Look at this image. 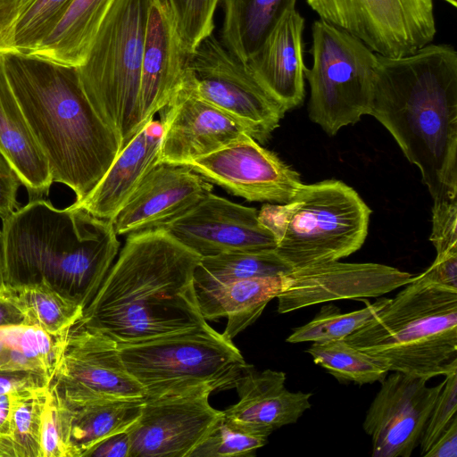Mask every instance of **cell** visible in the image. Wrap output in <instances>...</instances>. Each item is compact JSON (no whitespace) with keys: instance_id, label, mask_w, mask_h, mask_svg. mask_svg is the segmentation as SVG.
Masks as SVG:
<instances>
[{"instance_id":"43","label":"cell","mask_w":457,"mask_h":457,"mask_svg":"<svg viewBox=\"0 0 457 457\" xmlns=\"http://www.w3.org/2000/svg\"><path fill=\"white\" fill-rule=\"evenodd\" d=\"M130 437L129 431L110 436L94 445L85 456L129 457Z\"/></svg>"},{"instance_id":"38","label":"cell","mask_w":457,"mask_h":457,"mask_svg":"<svg viewBox=\"0 0 457 457\" xmlns=\"http://www.w3.org/2000/svg\"><path fill=\"white\" fill-rule=\"evenodd\" d=\"M420 441V455L425 456L436 439L457 418V370L447 373Z\"/></svg>"},{"instance_id":"3","label":"cell","mask_w":457,"mask_h":457,"mask_svg":"<svg viewBox=\"0 0 457 457\" xmlns=\"http://www.w3.org/2000/svg\"><path fill=\"white\" fill-rule=\"evenodd\" d=\"M12 90L43 151L53 181L82 202L121 149L85 95L77 67L13 49L1 53Z\"/></svg>"},{"instance_id":"50","label":"cell","mask_w":457,"mask_h":457,"mask_svg":"<svg viewBox=\"0 0 457 457\" xmlns=\"http://www.w3.org/2000/svg\"><path fill=\"white\" fill-rule=\"evenodd\" d=\"M449 4H451L453 7H457V0H444Z\"/></svg>"},{"instance_id":"14","label":"cell","mask_w":457,"mask_h":457,"mask_svg":"<svg viewBox=\"0 0 457 457\" xmlns=\"http://www.w3.org/2000/svg\"><path fill=\"white\" fill-rule=\"evenodd\" d=\"M393 372L381 386L367 411L364 431L371 437L373 457H410L419 445L444 381Z\"/></svg>"},{"instance_id":"6","label":"cell","mask_w":457,"mask_h":457,"mask_svg":"<svg viewBox=\"0 0 457 457\" xmlns=\"http://www.w3.org/2000/svg\"><path fill=\"white\" fill-rule=\"evenodd\" d=\"M371 211L359 194L335 179L303 184L285 204L258 212L273 234L277 253L292 268L338 261L359 250Z\"/></svg>"},{"instance_id":"31","label":"cell","mask_w":457,"mask_h":457,"mask_svg":"<svg viewBox=\"0 0 457 457\" xmlns=\"http://www.w3.org/2000/svg\"><path fill=\"white\" fill-rule=\"evenodd\" d=\"M24 316V323L54 335L65 333L82 317L84 308L45 280L7 286Z\"/></svg>"},{"instance_id":"16","label":"cell","mask_w":457,"mask_h":457,"mask_svg":"<svg viewBox=\"0 0 457 457\" xmlns=\"http://www.w3.org/2000/svg\"><path fill=\"white\" fill-rule=\"evenodd\" d=\"M209 392L144 398L129 431V457H189L223 416L209 403Z\"/></svg>"},{"instance_id":"22","label":"cell","mask_w":457,"mask_h":457,"mask_svg":"<svg viewBox=\"0 0 457 457\" xmlns=\"http://www.w3.org/2000/svg\"><path fill=\"white\" fill-rule=\"evenodd\" d=\"M304 18L295 8L286 12L245 62L261 85L285 109L302 104L304 90Z\"/></svg>"},{"instance_id":"1","label":"cell","mask_w":457,"mask_h":457,"mask_svg":"<svg viewBox=\"0 0 457 457\" xmlns=\"http://www.w3.org/2000/svg\"><path fill=\"white\" fill-rule=\"evenodd\" d=\"M370 115L415 164L432 210L457 204V52L428 44L402 57L378 54Z\"/></svg>"},{"instance_id":"46","label":"cell","mask_w":457,"mask_h":457,"mask_svg":"<svg viewBox=\"0 0 457 457\" xmlns=\"http://www.w3.org/2000/svg\"><path fill=\"white\" fill-rule=\"evenodd\" d=\"M19 323H24V316L6 286L0 289V327Z\"/></svg>"},{"instance_id":"2","label":"cell","mask_w":457,"mask_h":457,"mask_svg":"<svg viewBox=\"0 0 457 457\" xmlns=\"http://www.w3.org/2000/svg\"><path fill=\"white\" fill-rule=\"evenodd\" d=\"M200 259L162 228L128 235L118 260L80 320L118 344L205 324L194 284Z\"/></svg>"},{"instance_id":"40","label":"cell","mask_w":457,"mask_h":457,"mask_svg":"<svg viewBox=\"0 0 457 457\" xmlns=\"http://www.w3.org/2000/svg\"><path fill=\"white\" fill-rule=\"evenodd\" d=\"M21 185L20 176L0 149V218L3 220L19 209L17 192Z\"/></svg>"},{"instance_id":"21","label":"cell","mask_w":457,"mask_h":457,"mask_svg":"<svg viewBox=\"0 0 457 457\" xmlns=\"http://www.w3.org/2000/svg\"><path fill=\"white\" fill-rule=\"evenodd\" d=\"M283 371H258L247 364L236 382L238 401L223 411V418L249 433L269 436L274 430L295 423L311 408V393L291 392Z\"/></svg>"},{"instance_id":"7","label":"cell","mask_w":457,"mask_h":457,"mask_svg":"<svg viewBox=\"0 0 457 457\" xmlns=\"http://www.w3.org/2000/svg\"><path fill=\"white\" fill-rule=\"evenodd\" d=\"M151 0H114L77 71L101 120L121 149L139 131L141 63ZM120 149V150H121Z\"/></svg>"},{"instance_id":"24","label":"cell","mask_w":457,"mask_h":457,"mask_svg":"<svg viewBox=\"0 0 457 457\" xmlns=\"http://www.w3.org/2000/svg\"><path fill=\"white\" fill-rule=\"evenodd\" d=\"M0 149L20 176L29 201L43 199L48 195L53 179L47 160L12 90L1 54Z\"/></svg>"},{"instance_id":"39","label":"cell","mask_w":457,"mask_h":457,"mask_svg":"<svg viewBox=\"0 0 457 457\" xmlns=\"http://www.w3.org/2000/svg\"><path fill=\"white\" fill-rule=\"evenodd\" d=\"M40 457H68L62 411L49 387L41 421Z\"/></svg>"},{"instance_id":"41","label":"cell","mask_w":457,"mask_h":457,"mask_svg":"<svg viewBox=\"0 0 457 457\" xmlns=\"http://www.w3.org/2000/svg\"><path fill=\"white\" fill-rule=\"evenodd\" d=\"M50 380L42 374L22 370H0V395L48 387Z\"/></svg>"},{"instance_id":"36","label":"cell","mask_w":457,"mask_h":457,"mask_svg":"<svg viewBox=\"0 0 457 457\" xmlns=\"http://www.w3.org/2000/svg\"><path fill=\"white\" fill-rule=\"evenodd\" d=\"M267 442L268 436L242 430L228 423L222 416L189 457L254 456L256 451Z\"/></svg>"},{"instance_id":"4","label":"cell","mask_w":457,"mask_h":457,"mask_svg":"<svg viewBox=\"0 0 457 457\" xmlns=\"http://www.w3.org/2000/svg\"><path fill=\"white\" fill-rule=\"evenodd\" d=\"M6 286L45 280L84 309L118 254L111 220L73 204L29 201L3 220Z\"/></svg>"},{"instance_id":"15","label":"cell","mask_w":457,"mask_h":457,"mask_svg":"<svg viewBox=\"0 0 457 457\" xmlns=\"http://www.w3.org/2000/svg\"><path fill=\"white\" fill-rule=\"evenodd\" d=\"M159 228L200 257L276 249L275 237L255 208L213 193Z\"/></svg>"},{"instance_id":"20","label":"cell","mask_w":457,"mask_h":457,"mask_svg":"<svg viewBox=\"0 0 457 457\" xmlns=\"http://www.w3.org/2000/svg\"><path fill=\"white\" fill-rule=\"evenodd\" d=\"M190 54L167 0H151L139 87V130L170 102L184 81Z\"/></svg>"},{"instance_id":"35","label":"cell","mask_w":457,"mask_h":457,"mask_svg":"<svg viewBox=\"0 0 457 457\" xmlns=\"http://www.w3.org/2000/svg\"><path fill=\"white\" fill-rule=\"evenodd\" d=\"M73 0H35L12 28L11 49L32 53L54 30Z\"/></svg>"},{"instance_id":"28","label":"cell","mask_w":457,"mask_h":457,"mask_svg":"<svg viewBox=\"0 0 457 457\" xmlns=\"http://www.w3.org/2000/svg\"><path fill=\"white\" fill-rule=\"evenodd\" d=\"M114 0H73L54 30L30 54L78 67Z\"/></svg>"},{"instance_id":"32","label":"cell","mask_w":457,"mask_h":457,"mask_svg":"<svg viewBox=\"0 0 457 457\" xmlns=\"http://www.w3.org/2000/svg\"><path fill=\"white\" fill-rule=\"evenodd\" d=\"M306 352L340 382L360 386L384 379L388 370L369 354L345 339L314 342Z\"/></svg>"},{"instance_id":"19","label":"cell","mask_w":457,"mask_h":457,"mask_svg":"<svg viewBox=\"0 0 457 457\" xmlns=\"http://www.w3.org/2000/svg\"><path fill=\"white\" fill-rule=\"evenodd\" d=\"M213 184L186 165L157 164L111 220L118 236L159 228L212 193Z\"/></svg>"},{"instance_id":"18","label":"cell","mask_w":457,"mask_h":457,"mask_svg":"<svg viewBox=\"0 0 457 457\" xmlns=\"http://www.w3.org/2000/svg\"><path fill=\"white\" fill-rule=\"evenodd\" d=\"M160 113L163 124L160 162L184 165L250 136L236 120L201 98L187 75Z\"/></svg>"},{"instance_id":"23","label":"cell","mask_w":457,"mask_h":457,"mask_svg":"<svg viewBox=\"0 0 457 457\" xmlns=\"http://www.w3.org/2000/svg\"><path fill=\"white\" fill-rule=\"evenodd\" d=\"M163 136L162 120L152 119L120 150L94 190L82 202L73 204L98 218L111 220L160 163Z\"/></svg>"},{"instance_id":"48","label":"cell","mask_w":457,"mask_h":457,"mask_svg":"<svg viewBox=\"0 0 457 457\" xmlns=\"http://www.w3.org/2000/svg\"><path fill=\"white\" fill-rule=\"evenodd\" d=\"M6 287L4 275V236L0 230V289Z\"/></svg>"},{"instance_id":"9","label":"cell","mask_w":457,"mask_h":457,"mask_svg":"<svg viewBox=\"0 0 457 457\" xmlns=\"http://www.w3.org/2000/svg\"><path fill=\"white\" fill-rule=\"evenodd\" d=\"M310 119L330 135L370 113L378 54L364 43L320 19L312 26Z\"/></svg>"},{"instance_id":"5","label":"cell","mask_w":457,"mask_h":457,"mask_svg":"<svg viewBox=\"0 0 457 457\" xmlns=\"http://www.w3.org/2000/svg\"><path fill=\"white\" fill-rule=\"evenodd\" d=\"M345 340L388 371L430 379L457 370V288L413 276Z\"/></svg>"},{"instance_id":"26","label":"cell","mask_w":457,"mask_h":457,"mask_svg":"<svg viewBox=\"0 0 457 457\" xmlns=\"http://www.w3.org/2000/svg\"><path fill=\"white\" fill-rule=\"evenodd\" d=\"M223 19L220 42L243 62L261 47L296 0H220Z\"/></svg>"},{"instance_id":"49","label":"cell","mask_w":457,"mask_h":457,"mask_svg":"<svg viewBox=\"0 0 457 457\" xmlns=\"http://www.w3.org/2000/svg\"><path fill=\"white\" fill-rule=\"evenodd\" d=\"M35 0H20V13L25 11Z\"/></svg>"},{"instance_id":"37","label":"cell","mask_w":457,"mask_h":457,"mask_svg":"<svg viewBox=\"0 0 457 457\" xmlns=\"http://www.w3.org/2000/svg\"><path fill=\"white\" fill-rule=\"evenodd\" d=\"M220 0H167L186 50L192 54L213 33L214 14Z\"/></svg>"},{"instance_id":"25","label":"cell","mask_w":457,"mask_h":457,"mask_svg":"<svg viewBox=\"0 0 457 457\" xmlns=\"http://www.w3.org/2000/svg\"><path fill=\"white\" fill-rule=\"evenodd\" d=\"M284 275L236 281L216 289L196 294L205 320L227 317L223 336L229 340L252 325L268 303L281 293Z\"/></svg>"},{"instance_id":"42","label":"cell","mask_w":457,"mask_h":457,"mask_svg":"<svg viewBox=\"0 0 457 457\" xmlns=\"http://www.w3.org/2000/svg\"><path fill=\"white\" fill-rule=\"evenodd\" d=\"M424 274L436 282L457 288V252L436 255Z\"/></svg>"},{"instance_id":"11","label":"cell","mask_w":457,"mask_h":457,"mask_svg":"<svg viewBox=\"0 0 457 457\" xmlns=\"http://www.w3.org/2000/svg\"><path fill=\"white\" fill-rule=\"evenodd\" d=\"M48 387L59 405L68 410L112 400L145 398L141 385L123 363L119 344L80 319L65 334Z\"/></svg>"},{"instance_id":"34","label":"cell","mask_w":457,"mask_h":457,"mask_svg":"<svg viewBox=\"0 0 457 457\" xmlns=\"http://www.w3.org/2000/svg\"><path fill=\"white\" fill-rule=\"evenodd\" d=\"M48 387L9 395V436L15 457H40V428Z\"/></svg>"},{"instance_id":"8","label":"cell","mask_w":457,"mask_h":457,"mask_svg":"<svg viewBox=\"0 0 457 457\" xmlns=\"http://www.w3.org/2000/svg\"><path fill=\"white\" fill-rule=\"evenodd\" d=\"M119 349L145 399L229 389L247 365L232 341L207 322Z\"/></svg>"},{"instance_id":"33","label":"cell","mask_w":457,"mask_h":457,"mask_svg":"<svg viewBox=\"0 0 457 457\" xmlns=\"http://www.w3.org/2000/svg\"><path fill=\"white\" fill-rule=\"evenodd\" d=\"M390 298H379L360 310L342 313L334 304L324 305L308 323L296 328L287 338L288 343L325 342L345 339L367 325Z\"/></svg>"},{"instance_id":"13","label":"cell","mask_w":457,"mask_h":457,"mask_svg":"<svg viewBox=\"0 0 457 457\" xmlns=\"http://www.w3.org/2000/svg\"><path fill=\"white\" fill-rule=\"evenodd\" d=\"M184 165L250 202L285 204L303 185L299 173L251 136Z\"/></svg>"},{"instance_id":"17","label":"cell","mask_w":457,"mask_h":457,"mask_svg":"<svg viewBox=\"0 0 457 457\" xmlns=\"http://www.w3.org/2000/svg\"><path fill=\"white\" fill-rule=\"evenodd\" d=\"M413 276L395 267L327 262L292 269L284 274L277 296L280 314L335 300L379 297L408 284Z\"/></svg>"},{"instance_id":"27","label":"cell","mask_w":457,"mask_h":457,"mask_svg":"<svg viewBox=\"0 0 457 457\" xmlns=\"http://www.w3.org/2000/svg\"><path fill=\"white\" fill-rule=\"evenodd\" d=\"M143 404L144 398L112 400L74 410L59 405L66 432L68 457H85L103 439L129 430L139 419Z\"/></svg>"},{"instance_id":"44","label":"cell","mask_w":457,"mask_h":457,"mask_svg":"<svg viewBox=\"0 0 457 457\" xmlns=\"http://www.w3.org/2000/svg\"><path fill=\"white\" fill-rule=\"evenodd\" d=\"M20 12V0H0V54L11 49L12 28Z\"/></svg>"},{"instance_id":"30","label":"cell","mask_w":457,"mask_h":457,"mask_svg":"<svg viewBox=\"0 0 457 457\" xmlns=\"http://www.w3.org/2000/svg\"><path fill=\"white\" fill-rule=\"evenodd\" d=\"M291 270L276 250L201 257L194 273L195 290L204 293L239 280L284 275Z\"/></svg>"},{"instance_id":"45","label":"cell","mask_w":457,"mask_h":457,"mask_svg":"<svg viewBox=\"0 0 457 457\" xmlns=\"http://www.w3.org/2000/svg\"><path fill=\"white\" fill-rule=\"evenodd\" d=\"M457 456V418H455L443 434L432 445L424 457H456Z\"/></svg>"},{"instance_id":"47","label":"cell","mask_w":457,"mask_h":457,"mask_svg":"<svg viewBox=\"0 0 457 457\" xmlns=\"http://www.w3.org/2000/svg\"><path fill=\"white\" fill-rule=\"evenodd\" d=\"M9 413H10L9 395H0V433L6 434L8 436H9Z\"/></svg>"},{"instance_id":"29","label":"cell","mask_w":457,"mask_h":457,"mask_svg":"<svg viewBox=\"0 0 457 457\" xmlns=\"http://www.w3.org/2000/svg\"><path fill=\"white\" fill-rule=\"evenodd\" d=\"M66 332L54 335L26 323L0 327V370L39 373L51 381Z\"/></svg>"},{"instance_id":"10","label":"cell","mask_w":457,"mask_h":457,"mask_svg":"<svg viewBox=\"0 0 457 457\" xmlns=\"http://www.w3.org/2000/svg\"><path fill=\"white\" fill-rule=\"evenodd\" d=\"M187 79L201 98L236 120L260 144L270 139L287 112L213 33L190 54Z\"/></svg>"},{"instance_id":"12","label":"cell","mask_w":457,"mask_h":457,"mask_svg":"<svg viewBox=\"0 0 457 457\" xmlns=\"http://www.w3.org/2000/svg\"><path fill=\"white\" fill-rule=\"evenodd\" d=\"M320 20L386 57L430 44L436 33L433 0H305Z\"/></svg>"}]
</instances>
